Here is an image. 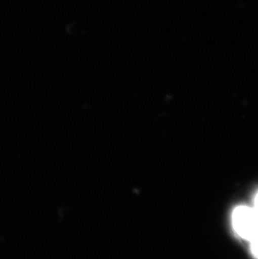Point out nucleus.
<instances>
[{
	"label": "nucleus",
	"mask_w": 258,
	"mask_h": 259,
	"mask_svg": "<svg viewBox=\"0 0 258 259\" xmlns=\"http://www.w3.org/2000/svg\"><path fill=\"white\" fill-rule=\"evenodd\" d=\"M232 224L236 233L249 242L258 235V218L253 208L236 207L232 213Z\"/></svg>",
	"instance_id": "nucleus-1"
},
{
	"label": "nucleus",
	"mask_w": 258,
	"mask_h": 259,
	"mask_svg": "<svg viewBox=\"0 0 258 259\" xmlns=\"http://www.w3.org/2000/svg\"><path fill=\"white\" fill-rule=\"evenodd\" d=\"M250 242H251V253L255 257V258L258 259V235Z\"/></svg>",
	"instance_id": "nucleus-2"
},
{
	"label": "nucleus",
	"mask_w": 258,
	"mask_h": 259,
	"mask_svg": "<svg viewBox=\"0 0 258 259\" xmlns=\"http://www.w3.org/2000/svg\"><path fill=\"white\" fill-rule=\"evenodd\" d=\"M254 211L256 213V217L258 218V194L256 196V198H255V201H254V207H253Z\"/></svg>",
	"instance_id": "nucleus-3"
}]
</instances>
